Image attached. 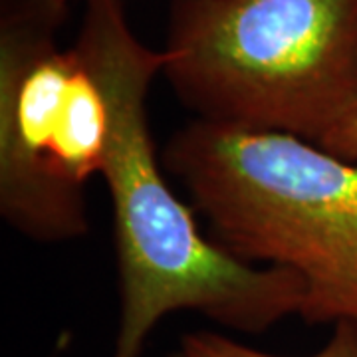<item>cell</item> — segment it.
I'll return each mask as SVG.
<instances>
[{"mask_svg": "<svg viewBox=\"0 0 357 357\" xmlns=\"http://www.w3.org/2000/svg\"><path fill=\"white\" fill-rule=\"evenodd\" d=\"M76 44L102 79L112 115L102 171L114 206L119 278L112 357H141L157 324L181 310L252 335L298 316L302 278L230 255L204 236L192 208L169 187L147 115L149 88L163 72L165 54L137 38L123 0H84Z\"/></svg>", "mask_w": 357, "mask_h": 357, "instance_id": "obj_1", "label": "cell"}, {"mask_svg": "<svg viewBox=\"0 0 357 357\" xmlns=\"http://www.w3.org/2000/svg\"><path fill=\"white\" fill-rule=\"evenodd\" d=\"M161 163L215 243L302 278L306 324L357 330V163L296 135L199 119L171 135Z\"/></svg>", "mask_w": 357, "mask_h": 357, "instance_id": "obj_2", "label": "cell"}, {"mask_svg": "<svg viewBox=\"0 0 357 357\" xmlns=\"http://www.w3.org/2000/svg\"><path fill=\"white\" fill-rule=\"evenodd\" d=\"M163 54L199 121L319 145L357 103V0H171Z\"/></svg>", "mask_w": 357, "mask_h": 357, "instance_id": "obj_3", "label": "cell"}, {"mask_svg": "<svg viewBox=\"0 0 357 357\" xmlns=\"http://www.w3.org/2000/svg\"><path fill=\"white\" fill-rule=\"evenodd\" d=\"M68 14L70 0H0V215L34 243L88 234L109 141L102 79L76 42L58 44Z\"/></svg>", "mask_w": 357, "mask_h": 357, "instance_id": "obj_4", "label": "cell"}, {"mask_svg": "<svg viewBox=\"0 0 357 357\" xmlns=\"http://www.w3.org/2000/svg\"><path fill=\"white\" fill-rule=\"evenodd\" d=\"M181 351L187 357H284L258 351L229 335L215 332H192L183 335ZM307 357H357V330L349 324L333 326L326 345Z\"/></svg>", "mask_w": 357, "mask_h": 357, "instance_id": "obj_5", "label": "cell"}, {"mask_svg": "<svg viewBox=\"0 0 357 357\" xmlns=\"http://www.w3.org/2000/svg\"><path fill=\"white\" fill-rule=\"evenodd\" d=\"M319 147L342 157L345 161L357 163V103L351 107V112L324 137Z\"/></svg>", "mask_w": 357, "mask_h": 357, "instance_id": "obj_6", "label": "cell"}, {"mask_svg": "<svg viewBox=\"0 0 357 357\" xmlns=\"http://www.w3.org/2000/svg\"><path fill=\"white\" fill-rule=\"evenodd\" d=\"M171 357H187V356H185V354H183V351H177V354H175V356H171Z\"/></svg>", "mask_w": 357, "mask_h": 357, "instance_id": "obj_7", "label": "cell"}]
</instances>
